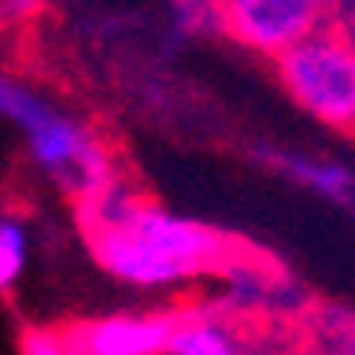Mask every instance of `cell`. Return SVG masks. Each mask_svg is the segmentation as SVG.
Returning a JSON list of instances; mask_svg holds the SVG:
<instances>
[{"label": "cell", "instance_id": "obj_1", "mask_svg": "<svg viewBox=\"0 0 355 355\" xmlns=\"http://www.w3.org/2000/svg\"><path fill=\"white\" fill-rule=\"evenodd\" d=\"M86 246L114 282L133 289H172L219 273L230 261L227 239L207 223L148 203L110 176L102 188L78 196Z\"/></svg>", "mask_w": 355, "mask_h": 355}, {"label": "cell", "instance_id": "obj_2", "mask_svg": "<svg viewBox=\"0 0 355 355\" xmlns=\"http://www.w3.org/2000/svg\"><path fill=\"white\" fill-rule=\"evenodd\" d=\"M0 117L20 133L32 164L74 199L102 188L114 176L102 141L83 121H74L67 110L51 105L8 74H0Z\"/></svg>", "mask_w": 355, "mask_h": 355}, {"label": "cell", "instance_id": "obj_3", "mask_svg": "<svg viewBox=\"0 0 355 355\" xmlns=\"http://www.w3.org/2000/svg\"><path fill=\"white\" fill-rule=\"evenodd\" d=\"M277 83L297 110L340 133H355V35L344 20L324 24L309 40L273 59Z\"/></svg>", "mask_w": 355, "mask_h": 355}, {"label": "cell", "instance_id": "obj_4", "mask_svg": "<svg viewBox=\"0 0 355 355\" xmlns=\"http://www.w3.org/2000/svg\"><path fill=\"white\" fill-rule=\"evenodd\" d=\"M211 20L227 40L266 59L340 20V0H211Z\"/></svg>", "mask_w": 355, "mask_h": 355}, {"label": "cell", "instance_id": "obj_5", "mask_svg": "<svg viewBox=\"0 0 355 355\" xmlns=\"http://www.w3.org/2000/svg\"><path fill=\"white\" fill-rule=\"evenodd\" d=\"M180 313L168 309H125L67 324L74 355H164Z\"/></svg>", "mask_w": 355, "mask_h": 355}, {"label": "cell", "instance_id": "obj_6", "mask_svg": "<svg viewBox=\"0 0 355 355\" xmlns=\"http://www.w3.org/2000/svg\"><path fill=\"white\" fill-rule=\"evenodd\" d=\"M273 164L282 168L285 176H293L301 188L316 191L320 199L336 203V207L355 211V172L340 160L328 157H297V153H277Z\"/></svg>", "mask_w": 355, "mask_h": 355}, {"label": "cell", "instance_id": "obj_7", "mask_svg": "<svg viewBox=\"0 0 355 355\" xmlns=\"http://www.w3.org/2000/svg\"><path fill=\"white\" fill-rule=\"evenodd\" d=\"M164 355H242V340L219 313H180Z\"/></svg>", "mask_w": 355, "mask_h": 355}, {"label": "cell", "instance_id": "obj_8", "mask_svg": "<svg viewBox=\"0 0 355 355\" xmlns=\"http://www.w3.org/2000/svg\"><path fill=\"white\" fill-rule=\"evenodd\" d=\"M28 254H32V242H28L24 223L0 211V293L16 289V282L28 270Z\"/></svg>", "mask_w": 355, "mask_h": 355}, {"label": "cell", "instance_id": "obj_9", "mask_svg": "<svg viewBox=\"0 0 355 355\" xmlns=\"http://www.w3.org/2000/svg\"><path fill=\"white\" fill-rule=\"evenodd\" d=\"M20 355H74L63 328H28L20 340Z\"/></svg>", "mask_w": 355, "mask_h": 355}, {"label": "cell", "instance_id": "obj_10", "mask_svg": "<svg viewBox=\"0 0 355 355\" xmlns=\"http://www.w3.org/2000/svg\"><path fill=\"white\" fill-rule=\"evenodd\" d=\"M328 355H355V316L336 313L328 320Z\"/></svg>", "mask_w": 355, "mask_h": 355}, {"label": "cell", "instance_id": "obj_11", "mask_svg": "<svg viewBox=\"0 0 355 355\" xmlns=\"http://www.w3.org/2000/svg\"><path fill=\"white\" fill-rule=\"evenodd\" d=\"M0 4H12V8H20V12H32L40 0H0Z\"/></svg>", "mask_w": 355, "mask_h": 355}, {"label": "cell", "instance_id": "obj_12", "mask_svg": "<svg viewBox=\"0 0 355 355\" xmlns=\"http://www.w3.org/2000/svg\"><path fill=\"white\" fill-rule=\"evenodd\" d=\"M347 32L355 35V0H352V16H347Z\"/></svg>", "mask_w": 355, "mask_h": 355}]
</instances>
